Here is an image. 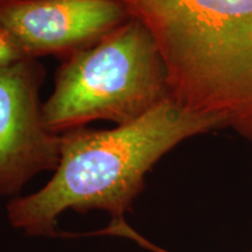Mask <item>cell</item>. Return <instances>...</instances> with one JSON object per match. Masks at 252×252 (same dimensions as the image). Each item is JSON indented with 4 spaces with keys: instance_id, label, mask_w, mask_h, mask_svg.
Segmentation results:
<instances>
[{
    "instance_id": "obj_1",
    "label": "cell",
    "mask_w": 252,
    "mask_h": 252,
    "mask_svg": "<svg viewBox=\"0 0 252 252\" xmlns=\"http://www.w3.org/2000/svg\"><path fill=\"white\" fill-rule=\"evenodd\" d=\"M228 127L224 119L185 109L172 98L112 130L80 127L61 134L60 162L42 188L11 198L9 224L32 237H56L67 210H102L125 219L163 156L197 134Z\"/></svg>"
},
{
    "instance_id": "obj_2",
    "label": "cell",
    "mask_w": 252,
    "mask_h": 252,
    "mask_svg": "<svg viewBox=\"0 0 252 252\" xmlns=\"http://www.w3.org/2000/svg\"><path fill=\"white\" fill-rule=\"evenodd\" d=\"M152 34L171 98L252 141V0H116Z\"/></svg>"
},
{
    "instance_id": "obj_3",
    "label": "cell",
    "mask_w": 252,
    "mask_h": 252,
    "mask_svg": "<svg viewBox=\"0 0 252 252\" xmlns=\"http://www.w3.org/2000/svg\"><path fill=\"white\" fill-rule=\"evenodd\" d=\"M171 98L152 34L133 17L93 46L63 59L43 103L47 128L62 134L94 121L132 123Z\"/></svg>"
},
{
    "instance_id": "obj_4",
    "label": "cell",
    "mask_w": 252,
    "mask_h": 252,
    "mask_svg": "<svg viewBox=\"0 0 252 252\" xmlns=\"http://www.w3.org/2000/svg\"><path fill=\"white\" fill-rule=\"evenodd\" d=\"M45 77L37 59L0 68V197L20 196L34 176L60 162L61 134L47 128L40 100Z\"/></svg>"
},
{
    "instance_id": "obj_5",
    "label": "cell",
    "mask_w": 252,
    "mask_h": 252,
    "mask_svg": "<svg viewBox=\"0 0 252 252\" xmlns=\"http://www.w3.org/2000/svg\"><path fill=\"white\" fill-rule=\"evenodd\" d=\"M130 18L116 0H0V23L30 59L68 58Z\"/></svg>"
},
{
    "instance_id": "obj_6",
    "label": "cell",
    "mask_w": 252,
    "mask_h": 252,
    "mask_svg": "<svg viewBox=\"0 0 252 252\" xmlns=\"http://www.w3.org/2000/svg\"><path fill=\"white\" fill-rule=\"evenodd\" d=\"M104 235L105 236H116V237H124L131 241L135 242L137 244H139L141 248L146 249V250L152 251V252H171L165 249L158 247V245L153 244L152 242H150L149 239H146L144 236H141L139 232L135 231L134 229H132L130 225L126 223L125 219L121 220H113L109 223L108 226L104 228Z\"/></svg>"
},
{
    "instance_id": "obj_7",
    "label": "cell",
    "mask_w": 252,
    "mask_h": 252,
    "mask_svg": "<svg viewBox=\"0 0 252 252\" xmlns=\"http://www.w3.org/2000/svg\"><path fill=\"white\" fill-rule=\"evenodd\" d=\"M27 58L19 43L0 23V68L14 64Z\"/></svg>"
}]
</instances>
